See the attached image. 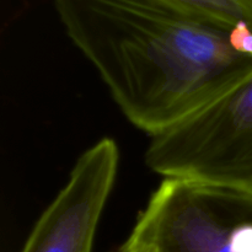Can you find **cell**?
<instances>
[{
  "label": "cell",
  "instance_id": "obj_1",
  "mask_svg": "<svg viewBox=\"0 0 252 252\" xmlns=\"http://www.w3.org/2000/svg\"><path fill=\"white\" fill-rule=\"evenodd\" d=\"M53 1L123 115L152 138L252 76V57L233 46L234 27L158 0Z\"/></svg>",
  "mask_w": 252,
  "mask_h": 252
},
{
  "label": "cell",
  "instance_id": "obj_2",
  "mask_svg": "<svg viewBox=\"0 0 252 252\" xmlns=\"http://www.w3.org/2000/svg\"><path fill=\"white\" fill-rule=\"evenodd\" d=\"M120 252H252V196L167 177Z\"/></svg>",
  "mask_w": 252,
  "mask_h": 252
},
{
  "label": "cell",
  "instance_id": "obj_3",
  "mask_svg": "<svg viewBox=\"0 0 252 252\" xmlns=\"http://www.w3.org/2000/svg\"><path fill=\"white\" fill-rule=\"evenodd\" d=\"M147 165L252 196V76L176 127L152 138Z\"/></svg>",
  "mask_w": 252,
  "mask_h": 252
},
{
  "label": "cell",
  "instance_id": "obj_4",
  "mask_svg": "<svg viewBox=\"0 0 252 252\" xmlns=\"http://www.w3.org/2000/svg\"><path fill=\"white\" fill-rule=\"evenodd\" d=\"M120 152L102 138L76 160L69 179L34 224L20 252H91L116 182Z\"/></svg>",
  "mask_w": 252,
  "mask_h": 252
},
{
  "label": "cell",
  "instance_id": "obj_5",
  "mask_svg": "<svg viewBox=\"0 0 252 252\" xmlns=\"http://www.w3.org/2000/svg\"><path fill=\"white\" fill-rule=\"evenodd\" d=\"M165 5L228 27L252 29V0H158Z\"/></svg>",
  "mask_w": 252,
  "mask_h": 252
}]
</instances>
